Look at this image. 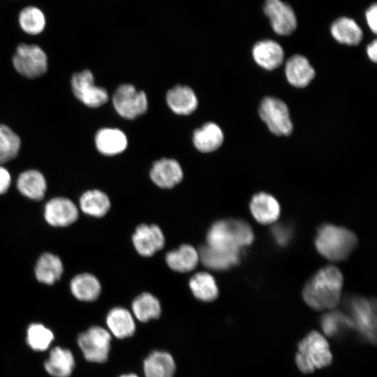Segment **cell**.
Instances as JSON below:
<instances>
[{
	"instance_id": "1",
	"label": "cell",
	"mask_w": 377,
	"mask_h": 377,
	"mask_svg": "<svg viewBox=\"0 0 377 377\" xmlns=\"http://www.w3.org/2000/svg\"><path fill=\"white\" fill-rule=\"evenodd\" d=\"M343 276L338 268L327 266L317 272L303 290L305 302L315 310L332 309L339 303Z\"/></svg>"
},
{
	"instance_id": "2",
	"label": "cell",
	"mask_w": 377,
	"mask_h": 377,
	"mask_svg": "<svg viewBox=\"0 0 377 377\" xmlns=\"http://www.w3.org/2000/svg\"><path fill=\"white\" fill-rule=\"evenodd\" d=\"M253 239L251 226L246 222L238 219L216 222L207 235V245L233 252H240V249L251 244Z\"/></svg>"
},
{
	"instance_id": "3",
	"label": "cell",
	"mask_w": 377,
	"mask_h": 377,
	"mask_svg": "<svg viewBox=\"0 0 377 377\" xmlns=\"http://www.w3.org/2000/svg\"><path fill=\"white\" fill-rule=\"evenodd\" d=\"M357 242V237L353 232L332 224L322 225L317 231L315 239L317 251L332 261L347 258Z\"/></svg>"
},
{
	"instance_id": "4",
	"label": "cell",
	"mask_w": 377,
	"mask_h": 377,
	"mask_svg": "<svg viewBox=\"0 0 377 377\" xmlns=\"http://www.w3.org/2000/svg\"><path fill=\"white\" fill-rule=\"evenodd\" d=\"M332 359L327 341L318 332H311L298 343L295 362L299 369L304 374L328 367Z\"/></svg>"
},
{
	"instance_id": "5",
	"label": "cell",
	"mask_w": 377,
	"mask_h": 377,
	"mask_svg": "<svg viewBox=\"0 0 377 377\" xmlns=\"http://www.w3.org/2000/svg\"><path fill=\"white\" fill-rule=\"evenodd\" d=\"M77 345L84 358L91 363H104L108 359L111 334L101 326H91L80 332L76 339Z\"/></svg>"
},
{
	"instance_id": "6",
	"label": "cell",
	"mask_w": 377,
	"mask_h": 377,
	"mask_svg": "<svg viewBox=\"0 0 377 377\" xmlns=\"http://www.w3.org/2000/svg\"><path fill=\"white\" fill-rule=\"evenodd\" d=\"M15 69L27 78L43 75L48 68V59L44 50L32 43L19 44L12 59Z\"/></svg>"
},
{
	"instance_id": "7",
	"label": "cell",
	"mask_w": 377,
	"mask_h": 377,
	"mask_svg": "<svg viewBox=\"0 0 377 377\" xmlns=\"http://www.w3.org/2000/svg\"><path fill=\"white\" fill-rule=\"evenodd\" d=\"M348 308L354 327L367 341L376 343V305L362 297H351L348 300Z\"/></svg>"
},
{
	"instance_id": "8",
	"label": "cell",
	"mask_w": 377,
	"mask_h": 377,
	"mask_svg": "<svg viewBox=\"0 0 377 377\" xmlns=\"http://www.w3.org/2000/svg\"><path fill=\"white\" fill-rule=\"evenodd\" d=\"M259 115L269 131L276 135H288L293 131L289 110L284 102L274 97L261 101Z\"/></svg>"
},
{
	"instance_id": "9",
	"label": "cell",
	"mask_w": 377,
	"mask_h": 377,
	"mask_svg": "<svg viewBox=\"0 0 377 377\" xmlns=\"http://www.w3.org/2000/svg\"><path fill=\"white\" fill-rule=\"evenodd\" d=\"M112 103L117 113L126 119H134L144 114L148 106L145 93L130 84H121L116 89Z\"/></svg>"
},
{
	"instance_id": "10",
	"label": "cell",
	"mask_w": 377,
	"mask_h": 377,
	"mask_svg": "<svg viewBox=\"0 0 377 377\" xmlns=\"http://www.w3.org/2000/svg\"><path fill=\"white\" fill-rule=\"evenodd\" d=\"M71 84L74 96L89 108L100 107L108 100L107 91L95 84L93 73L88 69L74 73Z\"/></svg>"
},
{
	"instance_id": "11",
	"label": "cell",
	"mask_w": 377,
	"mask_h": 377,
	"mask_svg": "<svg viewBox=\"0 0 377 377\" xmlns=\"http://www.w3.org/2000/svg\"><path fill=\"white\" fill-rule=\"evenodd\" d=\"M263 10L276 34L288 36L295 30L297 17L288 3L281 0H265Z\"/></svg>"
},
{
	"instance_id": "12",
	"label": "cell",
	"mask_w": 377,
	"mask_h": 377,
	"mask_svg": "<svg viewBox=\"0 0 377 377\" xmlns=\"http://www.w3.org/2000/svg\"><path fill=\"white\" fill-rule=\"evenodd\" d=\"M76 366L73 353L71 349L61 346H52L43 362L45 371L51 377H71Z\"/></svg>"
},
{
	"instance_id": "13",
	"label": "cell",
	"mask_w": 377,
	"mask_h": 377,
	"mask_svg": "<svg viewBox=\"0 0 377 377\" xmlns=\"http://www.w3.org/2000/svg\"><path fill=\"white\" fill-rule=\"evenodd\" d=\"M44 216L50 225L56 227H65L77 220L78 210L70 199L57 197L51 199L46 203Z\"/></svg>"
},
{
	"instance_id": "14",
	"label": "cell",
	"mask_w": 377,
	"mask_h": 377,
	"mask_svg": "<svg viewBox=\"0 0 377 377\" xmlns=\"http://www.w3.org/2000/svg\"><path fill=\"white\" fill-rule=\"evenodd\" d=\"M133 242L140 255L150 256L163 247L165 238L157 226L142 224L136 228Z\"/></svg>"
},
{
	"instance_id": "15",
	"label": "cell",
	"mask_w": 377,
	"mask_h": 377,
	"mask_svg": "<svg viewBox=\"0 0 377 377\" xmlns=\"http://www.w3.org/2000/svg\"><path fill=\"white\" fill-rule=\"evenodd\" d=\"M150 177L158 186L170 188L182 181L183 172L176 160L162 158L154 163Z\"/></svg>"
},
{
	"instance_id": "16",
	"label": "cell",
	"mask_w": 377,
	"mask_h": 377,
	"mask_svg": "<svg viewBox=\"0 0 377 377\" xmlns=\"http://www.w3.org/2000/svg\"><path fill=\"white\" fill-rule=\"evenodd\" d=\"M252 54L260 66L269 71L279 67L284 58L282 47L272 40H263L256 43L253 47Z\"/></svg>"
},
{
	"instance_id": "17",
	"label": "cell",
	"mask_w": 377,
	"mask_h": 377,
	"mask_svg": "<svg viewBox=\"0 0 377 377\" xmlns=\"http://www.w3.org/2000/svg\"><path fill=\"white\" fill-rule=\"evenodd\" d=\"M286 76L290 84L295 87H305L315 77V71L308 59L302 55L295 54L286 61Z\"/></svg>"
},
{
	"instance_id": "18",
	"label": "cell",
	"mask_w": 377,
	"mask_h": 377,
	"mask_svg": "<svg viewBox=\"0 0 377 377\" xmlns=\"http://www.w3.org/2000/svg\"><path fill=\"white\" fill-rule=\"evenodd\" d=\"M250 209L255 219L262 224L274 222L280 215V206L277 200L266 193L253 195L250 202Z\"/></svg>"
},
{
	"instance_id": "19",
	"label": "cell",
	"mask_w": 377,
	"mask_h": 377,
	"mask_svg": "<svg viewBox=\"0 0 377 377\" xmlns=\"http://www.w3.org/2000/svg\"><path fill=\"white\" fill-rule=\"evenodd\" d=\"M20 29L29 36L41 34L47 26V17L43 10L36 5L22 8L17 16Z\"/></svg>"
},
{
	"instance_id": "20",
	"label": "cell",
	"mask_w": 377,
	"mask_h": 377,
	"mask_svg": "<svg viewBox=\"0 0 377 377\" xmlns=\"http://www.w3.org/2000/svg\"><path fill=\"white\" fill-rule=\"evenodd\" d=\"M170 108L178 114L188 115L195 110L198 99L192 89L188 86L177 85L166 94Z\"/></svg>"
},
{
	"instance_id": "21",
	"label": "cell",
	"mask_w": 377,
	"mask_h": 377,
	"mask_svg": "<svg viewBox=\"0 0 377 377\" xmlns=\"http://www.w3.org/2000/svg\"><path fill=\"white\" fill-rule=\"evenodd\" d=\"M126 135L119 129L104 128L95 136L97 150L103 155L113 156L124 151L127 147Z\"/></svg>"
},
{
	"instance_id": "22",
	"label": "cell",
	"mask_w": 377,
	"mask_h": 377,
	"mask_svg": "<svg viewBox=\"0 0 377 377\" xmlns=\"http://www.w3.org/2000/svg\"><path fill=\"white\" fill-rule=\"evenodd\" d=\"M143 370L145 377H174L176 365L170 353L156 350L144 360Z\"/></svg>"
},
{
	"instance_id": "23",
	"label": "cell",
	"mask_w": 377,
	"mask_h": 377,
	"mask_svg": "<svg viewBox=\"0 0 377 377\" xmlns=\"http://www.w3.org/2000/svg\"><path fill=\"white\" fill-rule=\"evenodd\" d=\"M198 255L205 267L216 270L228 269L237 265L240 259V252L223 251L209 245L202 246Z\"/></svg>"
},
{
	"instance_id": "24",
	"label": "cell",
	"mask_w": 377,
	"mask_h": 377,
	"mask_svg": "<svg viewBox=\"0 0 377 377\" xmlns=\"http://www.w3.org/2000/svg\"><path fill=\"white\" fill-rule=\"evenodd\" d=\"M17 188L24 196L34 200H41L47 189L44 175L37 170L22 172L17 177Z\"/></svg>"
},
{
	"instance_id": "25",
	"label": "cell",
	"mask_w": 377,
	"mask_h": 377,
	"mask_svg": "<svg viewBox=\"0 0 377 377\" xmlns=\"http://www.w3.org/2000/svg\"><path fill=\"white\" fill-rule=\"evenodd\" d=\"M106 324L110 332L118 339L130 337L135 331L132 315L127 309L121 307H115L109 311Z\"/></svg>"
},
{
	"instance_id": "26",
	"label": "cell",
	"mask_w": 377,
	"mask_h": 377,
	"mask_svg": "<svg viewBox=\"0 0 377 377\" xmlns=\"http://www.w3.org/2000/svg\"><path fill=\"white\" fill-rule=\"evenodd\" d=\"M330 32L337 42L348 45H357L363 38L360 26L348 17H341L334 20L330 27Z\"/></svg>"
},
{
	"instance_id": "27",
	"label": "cell",
	"mask_w": 377,
	"mask_h": 377,
	"mask_svg": "<svg viewBox=\"0 0 377 377\" xmlns=\"http://www.w3.org/2000/svg\"><path fill=\"white\" fill-rule=\"evenodd\" d=\"M63 271V264L60 258L50 253L42 254L35 267V275L37 280L47 285H52L58 281Z\"/></svg>"
},
{
	"instance_id": "28",
	"label": "cell",
	"mask_w": 377,
	"mask_h": 377,
	"mask_svg": "<svg viewBox=\"0 0 377 377\" xmlns=\"http://www.w3.org/2000/svg\"><path fill=\"white\" fill-rule=\"evenodd\" d=\"M193 141L200 151L211 152L216 150L222 145L223 134L217 124L208 122L194 131Z\"/></svg>"
},
{
	"instance_id": "29",
	"label": "cell",
	"mask_w": 377,
	"mask_h": 377,
	"mask_svg": "<svg viewBox=\"0 0 377 377\" xmlns=\"http://www.w3.org/2000/svg\"><path fill=\"white\" fill-rule=\"evenodd\" d=\"M54 339V332L43 323H32L26 329L25 342L33 351L40 353L49 350Z\"/></svg>"
},
{
	"instance_id": "30",
	"label": "cell",
	"mask_w": 377,
	"mask_h": 377,
	"mask_svg": "<svg viewBox=\"0 0 377 377\" xmlns=\"http://www.w3.org/2000/svg\"><path fill=\"white\" fill-rule=\"evenodd\" d=\"M168 265L179 272H190L193 269L199 260L198 252L191 245L183 244L179 249L166 254Z\"/></svg>"
},
{
	"instance_id": "31",
	"label": "cell",
	"mask_w": 377,
	"mask_h": 377,
	"mask_svg": "<svg viewBox=\"0 0 377 377\" xmlns=\"http://www.w3.org/2000/svg\"><path fill=\"white\" fill-rule=\"evenodd\" d=\"M101 290L99 281L91 274H80L71 281V293L80 301L92 302L96 300Z\"/></svg>"
},
{
	"instance_id": "32",
	"label": "cell",
	"mask_w": 377,
	"mask_h": 377,
	"mask_svg": "<svg viewBox=\"0 0 377 377\" xmlns=\"http://www.w3.org/2000/svg\"><path fill=\"white\" fill-rule=\"evenodd\" d=\"M80 207L85 214L101 217L108 212L110 202L105 193L99 190H90L84 193L80 198Z\"/></svg>"
},
{
	"instance_id": "33",
	"label": "cell",
	"mask_w": 377,
	"mask_h": 377,
	"mask_svg": "<svg viewBox=\"0 0 377 377\" xmlns=\"http://www.w3.org/2000/svg\"><path fill=\"white\" fill-rule=\"evenodd\" d=\"M189 286L195 297L205 302L214 300L219 294L214 277L207 272L193 275L189 281Z\"/></svg>"
},
{
	"instance_id": "34",
	"label": "cell",
	"mask_w": 377,
	"mask_h": 377,
	"mask_svg": "<svg viewBox=\"0 0 377 377\" xmlns=\"http://www.w3.org/2000/svg\"><path fill=\"white\" fill-rule=\"evenodd\" d=\"M132 309L135 316L141 322L158 318L161 312L159 301L149 293L137 297L133 302Z\"/></svg>"
},
{
	"instance_id": "35",
	"label": "cell",
	"mask_w": 377,
	"mask_h": 377,
	"mask_svg": "<svg viewBox=\"0 0 377 377\" xmlns=\"http://www.w3.org/2000/svg\"><path fill=\"white\" fill-rule=\"evenodd\" d=\"M20 147L19 135L7 125L0 124V164L16 158Z\"/></svg>"
},
{
	"instance_id": "36",
	"label": "cell",
	"mask_w": 377,
	"mask_h": 377,
	"mask_svg": "<svg viewBox=\"0 0 377 377\" xmlns=\"http://www.w3.org/2000/svg\"><path fill=\"white\" fill-rule=\"evenodd\" d=\"M321 326L328 336H335L346 329L354 327L350 317L338 311L324 315L321 319Z\"/></svg>"
},
{
	"instance_id": "37",
	"label": "cell",
	"mask_w": 377,
	"mask_h": 377,
	"mask_svg": "<svg viewBox=\"0 0 377 377\" xmlns=\"http://www.w3.org/2000/svg\"><path fill=\"white\" fill-rule=\"evenodd\" d=\"M271 235L274 242L279 246H286L293 238V227L285 223L276 224L272 228Z\"/></svg>"
},
{
	"instance_id": "38",
	"label": "cell",
	"mask_w": 377,
	"mask_h": 377,
	"mask_svg": "<svg viewBox=\"0 0 377 377\" xmlns=\"http://www.w3.org/2000/svg\"><path fill=\"white\" fill-rule=\"evenodd\" d=\"M376 16H377V6L376 3L372 4L366 11L365 17L367 20V24L370 29L374 33H376L377 31V23H376Z\"/></svg>"
},
{
	"instance_id": "39",
	"label": "cell",
	"mask_w": 377,
	"mask_h": 377,
	"mask_svg": "<svg viewBox=\"0 0 377 377\" xmlns=\"http://www.w3.org/2000/svg\"><path fill=\"white\" fill-rule=\"evenodd\" d=\"M11 184V175L3 166L0 165V195L6 193Z\"/></svg>"
},
{
	"instance_id": "40",
	"label": "cell",
	"mask_w": 377,
	"mask_h": 377,
	"mask_svg": "<svg viewBox=\"0 0 377 377\" xmlns=\"http://www.w3.org/2000/svg\"><path fill=\"white\" fill-rule=\"evenodd\" d=\"M367 55L369 59L374 62H376L377 60V40L372 41L367 48Z\"/></svg>"
},
{
	"instance_id": "41",
	"label": "cell",
	"mask_w": 377,
	"mask_h": 377,
	"mask_svg": "<svg viewBox=\"0 0 377 377\" xmlns=\"http://www.w3.org/2000/svg\"><path fill=\"white\" fill-rule=\"evenodd\" d=\"M119 377H138V376L134 374H128L121 375Z\"/></svg>"
}]
</instances>
